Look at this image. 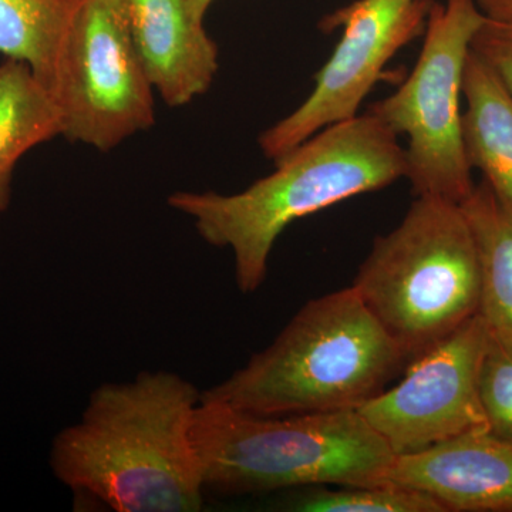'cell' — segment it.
I'll return each mask as SVG.
<instances>
[{"label":"cell","mask_w":512,"mask_h":512,"mask_svg":"<svg viewBox=\"0 0 512 512\" xmlns=\"http://www.w3.org/2000/svg\"><path fill=\"white\" fill-rule=\"evenodd\" d=\"M200 400L190 380L165 370L101 384L53 440V474L113 511H200L205 487L192 437Z\"/></svg>","instance_id":"obj_1"},{"label":"cell","mask_w":512,"mask_h":512,"mask_svg":"<svg viewBox=\"0 0 512 512\" xmlns=\"http://www.w3.org/2000/svg\"><path fill=\"white\" fill-rule=\"evenodd\" d=\"M274 164V173L237 194L168 197L207 244L231 249L235 282L245 295L264 284L272 249L292 222L406 177L399 137L367 111L323 128Z\"/></svg>","instance_id":"obj_2"},{"label":"cell","mask_w":512,"mask_h":512,"mask_svg":"<svg viewBox=\"0 0 512 512\" xmlns=\"http://www.w3.org/2000/svg\"><path fill=\"white\" fill-rule=\"evenodd\" d=\"M407 365L349 286L306 302L268 348L201 399L255 416L357 410Z\"/></svg>","instance_id":"obj_3"},{"label":"cell","mask_w":512,"mask_h":512,"mask_svg":"<svg viewBox=\"0 0 512 512\" xmlns=\"http://www.w3.org/2000/svg\"><path fill=\"white\" fill-rule=\"evenodd\" d=\"M192 437L205 490L228 495L384 484L396 458L357 410L255 416L201 399Z\"/></svg>","instance_id":"obj_4"},{"label":"cell","mask_w":512,"mask_h":512,"mask_svg":"<svg viewBox=\"0 0 512 512\" xmlns=\"http://www.w3.org/2000/svg\"><path fill=\"white\" fill-rule=\"evenodd\" d=\"M352 288L409 362L480 313V262L460 204L417 195L375 239Z\"/></svg>","instance_id":"obj_5"},{"label":"cell","mask_w":512,"mask_h":512,"mask_svg":"<svg viewBox=\"0 0 512 512\" xmlns=\"http://www.w3.org/2000/svg\"><path fill=\"white\" fill-rule=\"evenodd\" d=\"M484 19L476 0H434L412 73L367 109L406 137L404 178L416 197L460 204L476 185L464 151L461 97L471 42Z\"/></svg>","instance_id":"obj_6"},{"label":"cell","mask_w":512,"mask_h":512,"mask_svg":"<svg viewBox=\"0 0 512 512\" xmlns=\"http://www.w3.org/2000/svg\"><path fill=\"white\" fill-rule=\"evenodd\" d=\"M153 90L131 39L126 0H83L53 94L62 136L113 150L153 127Z\"/></svg>","instance_id":"obj_7"},{"label":"cell","mask_w":512,"mask_h":512,"mask_svg":"<svg viewBox=\"0 0 512 512\" xmlns=\"http://www.w3.org/2000/svg\"><path fill=\"white\" fill-rule=\"evenodd\" d=\"M434 0H355L320 20L319 29L342 30L315 86L298 109L259 136V148L275 163L313 134L353 119L403 47L424 35Z\"/></svg>","instance_id":"obj_8"},{"label":"cell","mask_w":512,"mask_h":512,"mask_svg":"<svg viewBox=\"0 0 512 512\" xmlns=\"http://www.w3.org/2000/svg\"><path fill=\"white\" fill-rule=\"evenodd\" d=\"M487 335V320L477 313L410 360L399 383L357 409L396 456L488 430L478 394Z\"/></svg>","instance_id":"obj_9"},{"label":"cell","mask_w":512,"mask_h":512,"mask_svg":"<svg viewBox=\"0 0 512 512\" xmlns=\"http://www.w3.org/2000/svg\"><path fill=\"white\" fill-rule=\"evenodd\" d=\"M384 483L429 495L444 511H512V443L471 431L419 453L396 456Z\"/></svg>","instance_id":"obj_10"},{"label":"cell","mask_w":512,"mask_h":512,"mask_svg":"<svg viewBox=\"0 0 512 512\" xmlns=\"http://www.w3.org/2000/svg\"><path fill=\"white\" fill-rule=\"evenodd\" d=\"M128 26L153 89L170 107L208 92L220 53L190 0H126Z\"/></svg>","instance_id":"obj_11"},{"label":"cell","mask_w":512,"mask_h":512,"mask_svg":"<svg viewBox=\"0 0 512 512\" xmlns=\"http://www.w3.org/2000/svg\"><path fill=\"white\" fill-rule=\"evenodd\" d=\"M464 151L471 170L483 173L498 198L512 208V96L476 55L464 70Z\"/></svg>","instance_id":"obj_12"},{"label":"cell","mask_w":512,"mask_h":512,"mask_svg":"<svg viewBox=\"0 0 512 512\" xmlns=\"http://www.w3.org/2000/svg\"><path fill=\"white\" fill-rule=\"evenodd\" d=\"M57 136H62V114L55 97L25 63L0 64V214L8 210L20 158Z\"/></svg>","instance_id":"obj_13"},{"label":"cell","mask_w":512,"mask_h":512,"mask_svg":"<svg viewBox=\"0 0 512 512\" xmlns=\"http://www.w3.org/2000/svg\"><path fill=\"white\" fill-rule=\"evenodd\" d=\"M82 3L83 0H0V53L25 63L52 96Z\"/></svg>","instance_id":"obj_14"},{"label":"cell","mask_w":512,"mask_h":512,"mask_svg":"<svg viewBox=\"0 0 512 512\" xmlns=\"http://www.w3.org/2000/svg\"><path fill=\"white\" fill-rule=\"evenodd\" d=\"M476 241L481 274L480 313L512 336V208L481 181L460 202Z\"/></svg>","instance_id":"obj_15"},{"label":"cell","mask_w":512,"mask_h":512,"mask_svg":"<svg viewBox=\"0 0 512 512\" xmlns=\"http://www.w3.org/2000/svg\"><path fill=\"white\" fill-rule=\"evenodd\" d=\"M292 507L302 512H446L429 495L392 483L342 490L316 488Z\"/></svg>","instance_id":"obj_16"},{"label":"cell","mask_w":512,"mask_h":512,"mask_svg":"<svg viewBox=\"0 0 512 512\" xmlns=\"http://www.w3.org/2000/svg\"><path fill=\"white\" fill-rule=\"evenodd\" d=\"M478 394L488 431L512 443V336L490 325L478 370Z\"/></svg>","instance_id":"obj_17"},{"label":"cell","mask_w":512,"mask_h":512,"mask_svg":"<svg viewBox=\"0 0 512 512\" xmlns=\"http://www.w3.org/2000/svg\"><path fill=\"white\" fill-rule=\"evenodd\" d=\"M471 52L497 74L512 96V20L485 16L471 42Z\"/></svg>","instance_id":"obj_18"},{"label":"cell","mask_w":512,"mask_h":512,"mask_svg":"<svg viewBox=\"0 0 512 512\" xmlns=\"http://www.w3.org/2000/svg\"><path fill=\"white\" fill-rule=\"evenodd\" d=\"M487 18L512 20V0H476Z\"/></svg>","instance_id":"obj_19"},{"label":"cell","mask_w":512,"mask_h":512,"mask_svg":"<svg viewBox=\"0 0 512 512\" xmlns=\"http://www.w3.org/2000/svg\"><path fill=\"white\" fill-rule=\"evenodd\" d=\"M214 2L215 0H190L191 8L194 9L195 15L202 20L205 19L208 9L211 8Z\"/></svg>","instance_id":"obj_20"}]
</instances>
